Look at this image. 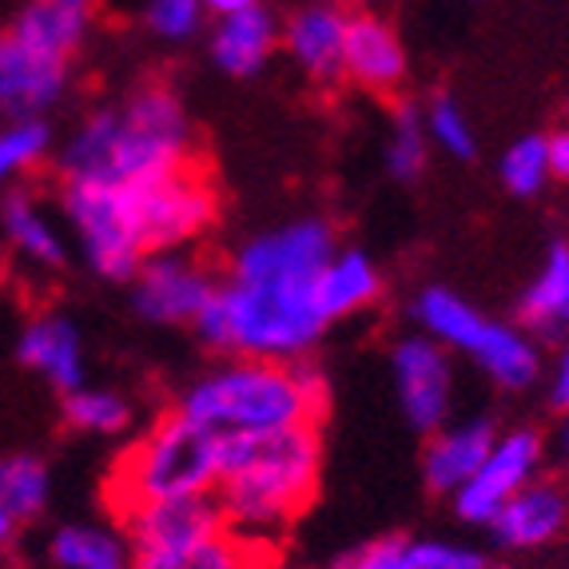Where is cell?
Masks as SVG:
<instances>
[{
	"mask_svg": "<svg viewBox=\"0 0 569 569\" xmlns=\"http://www.w3.org/2000/svg\"><path fill=\"white\" fill-rule=\"evenodd\" d=\"M48 143H52V132H48V123L40 116L4 123L0 128V191L29 168H37L44 160Z\"/></svg>",
	"mask_w": 569,
	"mask_h": 569,
	"instance_id": "30",
	"label": "cell"
},
{
	"mask_svg": "<svg viewBox=\"0 0 569 569\" xmlns=\"http://www.w3.org/2000/svg\"><path fill=\"white\" fill-rule=\"evenodd\" d=\"M569 526V493L558 482H526L502 510L493 513L490 533L506 550H538L561 538Z\"/></svg>",
	"mask_w": 569,
	"mask_h": 569,
	"instance_id": "15",
	"label": "cell"
},
{
	"mask_svg": "<svg viewBox=\"0 0 569 569\" xmlns=\"http://www.w3.org/2000/svg\"><path fill=\"white\" fill-rule=\"evenodd\" d=\"M327 387L323 375L303 359H239L208 370L183 390L180 410L200 427L228 435H279V430L307 427L323 415Z\"/></svg>",
	"mask_w": 569,
	"mask_h": 569,
	"instance_id": "4",
	"label": "cell"
},
{
	"mask_svg": "<svg viewBox=\"0 0 569 569\" xmlns=\"http://www.w3.org/2000/svg\"><path fill=\"white\" fill-rule=\"evenodd\" d=\"M276 44H279V20L263 4H251V9L216 17L211 60L228 77H256L259 68L271 60Z\"/></svg>",
	"mask_w": 569,
	"mask_h": 569,
	"instance_id": "20",
	"label": "cell"
},
{
	"mask_svg": "<svg viewBox=\"0 0 569 569\" xmlns=\"http://www.w3.org/2000/svg\"><path fill=\"white\" fill-rule=\"evenodd\" d=\"M64 415L84 435H120L132 422V402L104 387H77L68 390Z\"/></svg>",
	"mask_w": 569,
	"mask_h": 569,
	"instance_id": "28",
	"label": "cell"
},
{
	"mask_svg": "<svg viewBox=\"0 0 569 569\" xmlns=\"http://www.w3.org/2000/svg\"><path fill=\"white\" fill-rule=\"evenodd\" d=\"M561 447H566V455H569V418H566V430H561Z\"/></svg>",
	"mask_w": 569,
	"mask_h": 569,
	"instance_id": "38",
	"label": "cell"
},
{
	"mask_svg": "<svg viewBox=\"0 0 569 569\" xmlns=\"http://www.w3.org/2000/svg\"><path fill=\"white\" fill-rule=\"evenodd\" d=\"M267 550L271 546L243 538V533H236L228 526V530L180 546V550L136 553V569H259Z\"/></svg>",
	"mask_w": 569,
	"mask_h": 569,
	"instance_id": "24",
	"label": "cell"
},
{
	"mask_svg": "<svg viewBox=\"0 0 569 569\" xmlns=\"http://www.w3.org/2000/svg\"><path fill=\"white\" fill-rule=\"evenodd\" d=\"M493 438H498V430L486 418H470V422H455V427L435 430L427 450H422V475H427L430 490L455 498L475 478L478 466L486 462Z\"/></svg>",
	"mask_w": 569,
	"mask_h": 569,
	"instance_id": "18",
	"label": "cell"
},
{
	"mask_svg": "<svg viewBox=\"0 0 569 569\" xmlns=\"http://www.w3.org/2000/svg\"><path fill=\"white\" fill-rule=\"evenodd\" d=\"M427 148H430L427 120L415 108H399L387 136V171L395 180H415L418 171L427 168Z\"/></svg>",
	"mask_w": 569,
	"mask_h": 569,
	"instance_id": "31",
	"label": "cell"
},
{
	"mask_svg": "<svg viewBox=\"0 0 569 569\" xmlns=\"http://www.w3.org/2000/svg\"><path fill=\"white\" fill-rule=\"evenodd\" d=\"M331 569H490V558L462 541L379 538L335 558Z\"/></svg>",
	"mask_w": 569,
	"mask_h": 569,
	"instance_id": "17",
	"label": "cell"
},
{
	"mask_svg": "<svg viewBox=\"0 0 569 569\" xmlns=\"http://www.w3.org/2000/svg\"><path fill=\"white\" fill-rule=\"evenodd\" d=\"M92 4L96 0H29L12 24V37H20L44 57L68 60L84 44Z\"/></svg>",
	"mask_w": 569,
	"mask_h": 569,
	"instance_id": "21",
	"label": "cell"
},
{
	"mask_svg": "<svg viewBox=\"0 0 569 569\" xmlns=\"http://www.w3.org/2000/svg\"><path fill=\"white\" fill-rule=\"evenodd\" d=\"M191 163V120L168 88H140L80 123L64 143V180L136 188Z\"/></svg>",
	"mask_w": 569,
	"mask_h": 569,
	"instance_id": "2",
	"label": "cell"
},
{
	"mask_svg": "<svg viewBox=\"0 0 569 569\" xmlns=\"http://www.w3.org/2000/svg\"><path fill=\"white\" fill-rule=\"evenodd\" d=\"M17 355L24 367L44 375L57 390L84 387V342L64 315H40L17 339Z\"/></svg>",
	"mask_w": 569,
	"mask_h": 569,
	"instance_id": "19",
	"label": "cell"
},
{
	"mask_svg": "<svg viewBox=\"0 0 569 569\" xmlns=\"http://www.w3.org/2000/svg\"><path fill=\"white\" fill-rule=\"evenodd\" d=\"M208 12L216 17H228V12H239V9H251V4H263V0H203Z\"/></svg>",
	"mask_w": 569,
	"mask_h": 569,
	"instance_id": "36",
	"label": "cell"
},
{
	"mask_svg": "<svg viewBox=\"0 0 569 569\" xmlns=\"http://www.w3.org/2000/svg\"><path fill=\"white\" fill-rule=\"evenodd\" d=\"M331 256L335 231L315 216L247 239L231 259L228 283H219L196 319V331L216 351L279 362L303 359L327 331L315 283Z\"/></svg>",
	"mask_w": 569,
	"mask_h": 569,
	"instance_id": "1",
	"label": "cell"
},
{
	"mask_svg": "<svg viewBox=\"0 0 569 569\" xmlns=\"http://www.w3.org/2000/svg\"><path fill=\"white\" fill-rule=\"evenodd\" d=\"M0 223H4V236L17 247L20 256L29 259L32 267H64L68 243L60 236L57 219L48 216L32 196H9L4 208H0Z\"/></svg>",
	"mask_w": 569,
	"mask_h": 569,
	"instance_id": "25",
	"label": "cell"
},
{
	"mask_svg": "<svg viewBox=\"0 0 569 569\" xmlns=\"http://www.w3.org/2000/svg\"><path fill=\"white\" fill-rule=\"evenodd\" d=\"M415 323L438 339L447 351H458L482 370L486 379H493L506 390H526L541 370L538 342L522 331V327L502 323L493 315L478 311L475 303H466L462 295L450 287H427L418 291L410 303Z\"/></svg>",
	"mask_w": 569,
	"mask_h": 569,
	"instance_id": "6",
	"label": "cell"
},
{
	"mask_svg": "<svg viewBox=\"0 0 569 569\" xmlns=\"http://www.w3.org/2000/svg\"><path fill=\"white\" fill-rule=\"evenodd\" d=\"M498 176H502L506 191H513L518 200H530L546 188V180H553L550 171V148H546V136H522L506 148L502 163H498Z\"/></svg>",
	"mask_w": 569,
	"mask_h": 569,
	"instance_id": "29",
	"label": "cell"
},
{
	"mask_svg": "<svg viewBox=\"0 0 569 569\" xmlns=\"http://www.w3.org/2000/svg\"><path fill=\"white\" fill-rule=\"evenodd\" d=\"M128 200H132L136 228H140L148 256L196 243L219 216L216 183L196 160L128 188Z\"/></svg>",
	"mask_w": 569,
	"mask_h": 569,
	"instance_id": "8",
	"label": "cell"
},
{
	"mask_svg": "<svg viewBox=\"0 0 569 569\" xmlns=\"http://www.w3.org/2000/svg\"><path fill=\"white\" fill-rule=\"evenodd\" d=\"M120 518L136 553L180 550V546H191V541H203V538H211V533L228 530L223 506H219V498H211V493L140 502V506H128Z\"/></svg>",
	"mask_w": 569,
	"mask_h": 569,
	"instance_id": "12",
	"label": "cell"
},
{
	"mask_svg": "<svg viewBox=\"0 0 569 569\" xmlns=\"http://www.w3.org/2000/svg\"><path fill=\"white\" fill-rule=\"evenodd\" d=\"M48 490H52V478H48L44 462L32 455H9L0 458V506L12 513V518H37L48 506Z\"/></svg>",
	"mask_w": 569,
	"mask_h": 569,
	"instance_id": "27",
	"label": "cell"
},
{
	"mask_svg": "<svg viewBox=\"0 0 569 569\" xmlns=\"http://www.w3.org/2000/svg\"><path fill=\"white\" fill-rule=\"evenodd\" d=\"M64 216L88 267L104 279H136L148 247L136 228L128 188L64 180Z\"/></svg>",
	"mask_w": 569,
	"mask_h": 569,
	"instance_id": "7",
	"label": "cell"
},
{
	"mask_svg": "<svg viewBox=\"0 0 569 569\" xmlns=\"http://www.w3.org/2000/svg\"><path fill=\"white\" fill-rule=\"evenodd\" d=\"M219 291V279L200 259L180 251H152L132 279V303L148 323H196L211 295Z\"/></svg>",
	"mask_w": 569,
	"mask_h": 569,
	"instance_id": "10",
	"label": "cell"
},
{
	"mask_svg": "<svg viewBox=\"0 0 569 569\" xmlns=\"http://www.w3.org/2000/svg\"><path fill=\"white\" fill-rule=\"evenodd\" d=\"M422 120H427L430 143H438L447 156H455V160H470V156L478 152L475 128H470V120H466L462 108L455 104V96L438 92L435 100H430L427 112H422Z\"/></svg>",
	"mask_w": 569,
	"mask_h": 569,
	"instance_id": "32",
	"label": "cell"
},
{
	"mask_svg": "<svg viewBox=\"0 0 569 569\" xmlns=\"http://www.w3.org/2000/svg\"><path fill=\"white\" fill-rule=\"evenodd\" d=\"M522 323L541 335H566L569 339V239L550 243L538 276L522 291Z\"/></svg>",
	"mask_w": 569,
	"mask_h": 569,
	"instance_id": "23",
	"label": "cell"
},
{
	"mask_svg": "<svg viewBox=\"0 0 569 569\" xmlns=\"http://www.w3.org/2000/svg\"><path fill=\"white\" fill-rule=\"evenodd\" d=\"M550 399L558 402L561 410L569 415V339L561 347L558 362H553V379H550Z\"/></svg>",
	"mask_w": 569,
	"mask_h": 569,
	"instance_id": "35",
	"label": "cell"
},
{
	"mask_svg": "<svg viewBox=\"0 0 569 569\" xmlns=\"http://www.w3.org/2000/svg\"><path fill=\"white\" fill-rule=\"evenodd\" d=\"M12 526H17V518H12V513L4 510V506H0V546H4V541L12 538Z\"/></svg>",
	"mask_w": 569,
	"mask_h": 569,
	"instance_id": "37",
	"label": "cell"
},
{
	"mask_svg": "<svg viewBox=\"0 0 569 569\" xmlns=\"http://www.w3.org/2000/svg\"><path fill=\"white\" fill-rule=\"evenodd\" d=\"M208 4L203 0H148L143 4V24L160 40H191L203 29Z\"/></svg>",
	"mask_w": 569,
	"mask_h": 569,
	"instance_id": "33",
	"label": "cell"
},
{
	"mask_svg": "<svg viewBox=\"0 0 569 569\" xmlns=\"http://www.w3.org/2000/svg\"><path fill=\"white\" fill-rule=\"evenodd\" d=\"M57 569H136L132 541L100 526H64L48 541Z\"/></svg>",
	"mask_w": 569,
	"mask_h": 569,
	"instance_id": "26",
	"label": "cell"
},
{
	"mask_svg": "<svg viewBox=\"0 0 569 569\" xmlns=\"http://www.w3.org/2000/svg\"><path fill=\"white\" fill-rule=\"evenodd\" d=\"M546 148H550L553 180H566L569 183V128H558V132L546 136Z\"/></svg>",
	"mask_w": 569,
	"mask_h": 569,
	"instance_id": "34",
	"label": "cell"
},
{
	"mask_svg": "<svg viewBox=\"0 0 569 569\" xmlns=\"http://www.w3.org/2000/svg\"><path fill=\"white\" fill-rule=\"evenodd\" d=\"M390 375H395V395L410 430L430 438L447 427L455 407V367L442 342L430 339L427 331L402 335L390 351Z\"/></svg>",
	"mask_w": 569,
	"mask_h": 569,
	"instance_id": "9",
	"label": "cell"
},
{
	"mask_svg": "<svg viewBox=\"0 0 569 569\" xmlns=\"http://www.w3.org/2000/svg\"><path fill=\"white\" fill-rule=\"evenodd\" d=\"M323 442L315 422L279 430V435H228L223 438V475L216 498L236 533L271 541L311 506L319 490Z\"/></svg>",
	"mask_w": 569,
	"mask_h": 569,
	"instance_id": "3",
	"label": "cell"
},
{
	"mask_svg": "<svg viewBox=\"0 0 569 569\" xmlns=\"http://www.w3.org/2000/svg\"><path fill=\"white\" fill-rule=\"evenodd\" d=\"M342 77L367 92H395L407 77V48L399 32L375 12H355L342 48Z\"/></svg>",
	"mask_w": 569,
	"mask_h": 569,
	"instance_id": "16",
	"label": "cell"
},
{
	"mask_svg": "<svg viewBox=\"0 0 569 569\" xmlns=\"http://www.w3.org/2000/svg\"><path fill=\"white\" fill-rule=\"evenodd\" d=\"M315 295H319L327 323H335V319L359 315L362 307L375 303L382 295V276L362 251H335L323 271H319Z\"/></svg>",
	"mask_w": 569,
	"mask_h": 569,
	"instance_id": "22",
	"label": "cell"
},
{
	"mask_svg": "<svg viewBox=\"0 0 569 569\" xmlns=\"http://www.w3.org/2000/svg\"><path fill=\"white\" fill-rule=\"evenodd\" d=\"M359 4H382V0H359Z\"/></svg>",
	"mask_w": 569,
	"mask_h": 569,
	"instance_id": "39",
	"label": "cell"
},
{
	"mask_svg": "<svg viewBox=\"0 0 569 569\" xmlns=\"http://www.w3.org/2000/svg\"><path fill=\"white\" fill-rule=\"evenodd\" d=\"M219 475H223V438L176 410L163 415L132 450H123L108 482V498L123 513L140 502L211 493Z\"/></svg>",
	"mask_w": 569,
	"mask_h": 569,
	"instance_id": "5",
	"label": "cell"
},
{
	"mask_svg": "<svg viewBox=\"0 0 569 569\" xmlns=\"http://www.w3.org/2000/svg\"><path fill=\"white\" fill-rule=\"evenodd\" d=\"M68 88V60L44 57L20 37H0V128L32 120L52 108Z\"/></svg>",
	"mask_w": 569,
	"mask_h": 569,
	"instance_id": "13",
	"label": "cell"
},
{
	"mask_svg": "<svg viewBox=\"0 0 569 569\" xmlns=\"http://www.w3.org/2000/svg\"><path fill=\"white\" fill-rule=\"evenodd\" d=\"M541 466V438L533 430H506L493 438L486 462L475 470V478L455 493V510L462 522L490 526L493 513L510 502L526 482H533Z\"/></svg>",
	"mask_w": 569,
	"mask_h": 569,
	"instance_id": "11",
	"label": "cell"
},
{
	"mask_svg": "<svg viewBox=\"0 0 569 569\" xmlns=\"http://www.w3.org/2000/svg\"><path fill=\"white\" fill-rule=\"evenodd\" d=\"M347 24H351V12H342L335 0H307L287 17L283 44L311 80H339Z\"/></svg>",
	"mask_w": 569,
	"mask_h": 569,
	"instance_id": "14",
	"label": "cell"
}]
</instances>
